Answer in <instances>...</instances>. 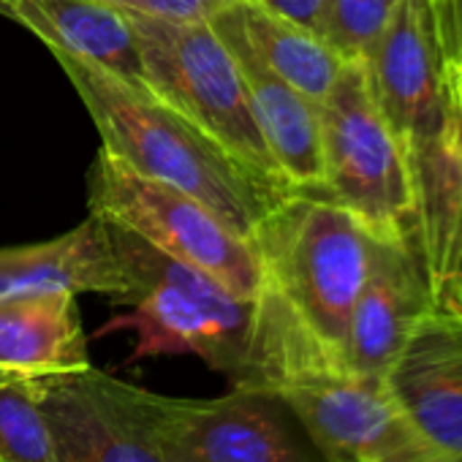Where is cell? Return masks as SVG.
I'll return each instance as SVG.
<instances>
[{
	"instance_id": "7c38bea8",
	"label": "cell",
	"mask_w": 462,
	"mask_h": 462,
	"mask_svg": "<svg viewBox=\"0 0 462 462\" xmlns=\"http://www.w3.org/2000/svg\"><path fill=\"white\" fill-rule=\"evenodd\" d=\"M397 402L462 459V316L430 310L386 373Z\"/></svg>"
},
{
	"instance_id": "8fae6325",
	"label": "cell",
	"mask_w": 462,
	"mask_h": 462,
	"mask_svg": "<svg viewBox=\"0 0 462 462\" xmlns=\"http://www.w3.org/2000/svg\"><path fill=\"white\" fill-rule=\"evenodd\" d=\"M28 383L52 435V462H161L120 408L109 373L90 365Z\"/></svg>"
},
{
	"instance_id": "484cf974",
	"label": "cell",
	"mask_w": 462,
	"mask_h": 462,
	"mask_svg": "<svg viewBox=\"0 0 462 462\" xmlns=\"http://www.w3.org/2000/svg\"><path fill=\"white\" fill-rule=\"evenodd\" d=\"M12 378H6V375H0V383H9Z\"/></svg>"
},
{
	"instance_id": "8992f818",
	"label": "cell",
	"mask_w": 462,
	"mask_h": 462,
	"mask_svg": "<svg viewBox=\"0 0 462 462\" xmlns=\"http://www.w3.org/2000/svg\"><path fill=\"white\" fill-rule=\"evenodd\" d=\"M123 14L139 39L150 90L226 147L262 182L291 193L256 125L243 71L212 25L163 23L134 12Z\"/></svg>"
},
{
	"instance_id": "52a82bcc",
	"label": "cell",
	"mask_w": 462,
	"mask_h": 462,
	"mask_svg": "<svg viewBox=\"0 0 462 462\" xmlns=\"http://www.w3.org/2000/svg\"><path fill=\"white\" fill-rule=\"evenodd\" d=\"M319 115L324 193L354 212L373 237L419 245L408 166L373 98L362 60L343 63Z\"/></svg>"
},
{
	"instance_id": "7402d4cb",
	"label": "cell",
	"mask_w": 462,
	"mask_h": 462,
	"mask_svg": "<svg viewBox=\"0 0 462 462\" xmlns=\"http://www.w3.org/2000/svg\"><path fill=\"white\" fill-rule=\"evenodd\" d=\"M267 12L310 31L313 36L324 39V9L327 0H254Z\"/></svg>"
},
{
	"instance_id": "7a4b0ae2",
	"label": "cell",
	"mask_w": 462,
	"mask_h": 462,
	"mask_svg": "<svg viewBox=\"0 0 462 462\" xmlns=\"http://www.w3.org/2000/svg\"><path fill=\"white\" fill-rule=\"evenodd\" d=\"M362 63L408 166L419 248L432 286L459 217L462 88L430 0H402Z\"/></svg>"
},
{
	"instance_id": "2e32d148",
	"label": "cell",
	"mask_w": 462,
	"mask_h": 462,
	"mask_svg": "<svg viewBox=\"0 0 462 462\" xmlns=\"http://www.w3.org/2000/svg\"><path fill=\"white\" fill-rule=\"evenodd\" d=\"M90 367L88 335L74 294L0 300V375L39 381Z\"/></svg>"
},
{
	"instance_id": "ba28073f",
	"label": "cell",
	"mask_w": 462,
	"mask_h": 462,
	"mask_svg": "<svg viewBox=\"0 0 462 462\" xmlns=\"http://www.w3.org/2000/svg\"><path fill=\"white\" fill-rule=\"evenodd\" d=\"M88 207L237 297L259 300L262 264L254 243L237 237L193 196L136 174L104 147L88 171Z\"/></svg>"
},
{
	"instance_id": "603a6c76",
	"label": "cell",
	"mask_w": 462,
	"mask_h": 462,
	"mask_svg": "<svg viewBox=\"0 0 462 462\" xmlns=\"http://www.w3.org/2000/svg\"><path fill=\"white\" fill-rule=\"evenodd\" d=\"M435 20H438V33H440L443 50H446V55L454 66L457 82L462 88V0H451L443 12H435Z\"/></svg>"
},
{
	"instance_id": "44dd1931",
	"label": "cell",
	"mask_w": 462,
	"mask_h": 462,
	"mask_svg": "<svg viewBox=\"0 0 462 462\" xmlns=\"http://www.w3.org/2000/svg\"><path fill=\"white\" fill-rule=\"evenodd\" d=\"M432 308L462 316V220L448 243L443 267L432 281Z\"/></svg>"
},
{
	"instance_id": "e0dca14e",
	"label": "cell",
	"mask_w": 462,
	"mask_h": 462,
	"mask_svg": "<svg viewBox=\"0 0 462 462\" xmlns=\"http://www.w3.org/2000/svg\"><path fill=\"white\" fill-rule=\"evenodd\" d=\"M217 20L235 28L270 71L316 104L327 98L346 63L324 39L267 12L254 0H237L220 12Z\"/></svg>"
},
{
	"instance_id": "d4e9b609",
	"label": "cell",
	"mask_w": 462,
	"mask_h": 462,
	"mask_svg": "<svg viewBox=\"0 0 462 462\" xmlns=\"http://www.w3.org/2000/svg\"><path fill=\"white\" fill-rule=\"evenodd\" d=\"M459 220H462V196H459V217H457V226H459ZM457 231V228H454Z\"/></svg>"
},
{
	"instance_id": "4fadbf2b",
	"label": "cell",
	"mask_w": 462,
	"mask_h": 462,
	"mask_svg": "<svg viewBox=\"0 0 462 462\" xmlns=\"http://www.w3.org/2000/svg\"><path fill=\"white\" fill-rule=\"evenodd\" d=\"M55 291L104 294L115 305L125 297L128 275L104 217L90 212L50 243L0 248V300Z\"/></svg>"
},
{
	"instance_id": "d6986e66",
	"label": "cell",
	"mask_w": 462,
	"mask_h": 462,
	"mask_svg": "<svg viewBox=\"0 0 462 462\" xmlns=\"http://www.w3.org/2000/svg\"><path fill=\"white\" fill-rule=\"evenodd\" d=\"M402 0H327L324 42L343 60H362Z\"/></svg>"
},
{
	"instance_id": "ffe728a7",
	"label": "cell",
	"mask_w": 462,
	"mask_h": 462,
	"mask_svg": "<svg viewBox=\"0 0 462 462\" xmlns=\"http://www.w3.org/2000/svg\"><path fill=\"white\" fill-rule=\"evenodd\" d=\"M104 4L163 23L196 25V23H212L220 12L235 6L237 0H104Z\"/></svg>"
},
{
	"instance_id": "cb8c5ba5",
	"label": "cell",
	"mask_w": 462,
	"mask_h": 462,
	"mask_svg": "<svg viewBox=\"0 0 462 462\" xmlns=\"http://www.w3.org/2000/svg\"><path fill=\"white\" fill-rule=\"evenodd\" d=\"M448 4H451V0H430V6H432L435 12H443V9H446Z\"/></svg>"
},
{
	"instance_id": "9c48e42d",
	"label": "cell",
	"mask_w": 462,
	"mask_h": 462,
	"mask_svg": "<svg viewBox=\"0 0 462 462\" xmlns=\"http://www.w3.org/2000/svg\"><path fill=\"white\" fill-rule=\"evenodd\" d=\"M275 392L327 462H462L397 402L381 378L316 373Z\"/></svg>"
},
{
	"instance_id": "5b68a950",
	"label": "cell",
	"mask_w": 462,
	"mask_h": 462,
	"mask_svg": "<svg viewBox=\"0 0 462 462\" xmlns=\"http://www.w3.org/2000/svg\"><path fill=\"white\" fill-rule=\"evenodd\" d=\"M128 421L161 462H327L275 389L169 397L112 378Z\"/></svg>"
},
{
	"instance_id": "3957f363",
	"label": "cell",
	"mask_w": 462,
	"mask_h": 462,
	"mask_svg": "<svg viewBox=\"0 0 462 462\" xmlns=\"http://www.w3.org/2000/svg\"><path fill=\"white\" fill-rule=\"evenodd\" d=\"M52 55L90 112L106 152L136 174L193 196L237 237L254 240L259 220L286 193L262 182L155 93L134 90L115 74L79 58Z\"/></svg>"
},
{
	"instance_id": "9a60e30c",
	"label": "cell",
	"mask_w": 462,
	"mask_h": 462,
	"mask_svg": "<svg viewBox=\"0 0 462 462\" xmlns=\"http://www.w3.org/2000/svg\"><path fill=\"white\" fill-rule=\"evenodd\" d=\"M0 14L36 33L50 52L79 58L152 93L128 17L104 0H0Z\"/></svg>"
},
{
	"instance_id": "277c9868",
	"label": "cell",
	"mask_w": 462,
	"mask_h": 462,
	"mask_svg": "<svg viewBox=\"0 0 462 462\" xmlns=\"http://www.w3.org/2000/svg\"><path fill=\"white\" fill-rule=\"evenodd\" d=\"M112 243L128 275V291L120 305L131 316L112 321L106 329H134V359L161 354H193L231 386L248 375L256 337V300H243L212 275L182 264L128 228L109 223Z\"/></svg>"
},
{
	"instance_id": "30bf717a",
	"label": "cell",
	"mask_w": 462,
	"mask_h": 462,
	"mask_svg": "<svg viewBox=\"0 0 462 462\" xmlns=\"http://www.w3.org/2000/svg\"><path fill=\"white\" fill-rule=\"evenodd\" d=\"M430 310L432 286L419 245L373 237L367 275L346 337L348 370L386 381L413 327Z\"/></svg>"
},
{
	"instance_id": "5bb4252c",
	"label": "cell",
	"mask_w": 462,
	"mask_h": 462,
	"mask_svg": "<svg viewBox=\"0 0 462 462\" xmlns=\"http://www.w3.org/2000/svg\"><path fill=\"white\" fill-rule=\"evenodd\" d=\"M209 25L231 50L243 71L256 125L275 163L289 180L291 190L324 193L319 104L305 93H300L286 79H281L275 71H270L231 25H226L217 17Z\"/></svg>"
},
{
	"instance_id": "ac0fdd59",
	"label": "cell",
	"mask_w": 462,
	"mask_h": 462,
	"mask_svg": "<svg viewBox=\"0 0 462 462\" xmlns=\"http://www.w3.org/2000/svg\"><path fill=\"white\" fill-rule=\"evenodd\" d=\"M52 435L28 381L0 383V462H52Z\"/></svg>"
},
{
	"instance_id": "6da1fadb",
	"label": "cell",
	"mask_w": 462,
	"mask_h": 462,
	"mask_svg": "<svg viewBox=\"0 0 462 462\" xmlns=\"http://www.w3.org/2000/svg\"><path fill=\"white\" fill-rule=\"evenodd\" d=\"M262 264L256 337L240 386L278 389L316 373H351L346 337L373 235L327 193L291 190L256 226Z\"/></svg>"
}]
</instances>
